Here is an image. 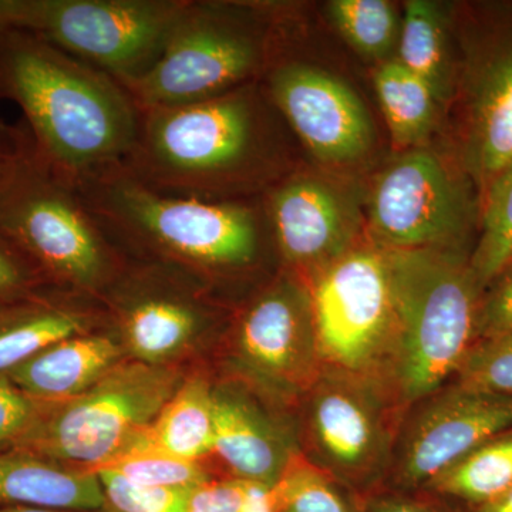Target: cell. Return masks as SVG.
Returning <instances> with one entry per match:
<instances>
[{"instance_id":"1","label":"cell","mask_w":512,"mask_h":512,"mask_svg":"<svg viewBox=\"0 0 512 512\" xmlns=\"http://www.w3.org/2000/svg\"><path fill=\"white\" fill-rule=\"evenodd\" d=\"M0 101L22 110L40 156L73 184L121 163L140 124L119 80L23 30L0 28Z\"/></svg>"},{"instance_id":"2","label":"cell","mask_w":512,"mask_h":512,"mask_svg":"<svg viewBox=\"0 0 512 512\" xmlns=\"http://www.w3.org/2000/svg\"><path fill=\"white\" fill-rule=\"evenodd\" d=\"M254 83L198 103L140 110L136 140L121 165L151 190L237 202L271 171L264 99Z\"/></svg>"},{"instance_id":"3","label":"cell","mask_w":512,"mask_h":512,"mask_svg":"<svg viewBox=\"0 0 512 512\" xmlns=\"http://www.w3.org/2000/svg\"><path fill=\"white\" fill-rule=\"evenodd\" d=\"M111 244L204 276L244 272L261 254L262 220L245 201L175 197L111 165L74 184Z\"/></svg>"},{"instance_id":"4","label":"cell","mask_w":512,"mask_h":512,"mask_svg":"<svg viewBox=\"0 0 512 512\" xmlns=\"http://www.w3.org/2000/svg\"><path fill=\"white\" fill-rule=\"evenodd\" d=\"M384 256L394 309L387 375L404 404L423 402L476 343L483 289L463 251L384 249Z\"/></svg>"},{"instance_id":"5","label":"cell","mask_w":512,"mask_h":512,"mask_svg":"<svg viewBox=\"0 0 512 512\" xmlns=\"http://www.w3.org/2000/svg\"><path fill=\"white\" fill-rule=\"evenodd\" d=\"M268 63L259 10L185 0L153 66L121 83L138 110L198 103L255 82Z\"/></svg>"},{"instance_id":"6","label":"cell","mask_w":512,"mask_h":512,"mask_svg":"<svg viewBox=\"0 0 512 512\" xmlns=\"http://www.w3.org/2000/svg\"><path fill=\"white\" fill-rule=\"evenodd\" d=\"M0 229L53 284L92 295L119 274L116 247L74 184L40 156L33 138L0 191Z\"/></svg>"},{"instance_id":"7","label":"cell","mask_w":512,"mask_h":512,"mask_svg":"<svg viewBox=\"0 0 512 512\" xmlns=\"http://www.w3.org/2000/svg\"><path fill=\"white\" fill-rule=\"evenodd\" d=\"M178 382L168 367L120 362L79 396L39 403L32 427L15 448L96 470L143 436Z\"/></svg>"},{"instance_id":"8","label":"cell","mask_w":512,"mask_h":512,"mask_svg":"<svg viewBox=\"0 0 512 512\" xmlns=\"http://www.w3.org/2000/svg\"><path fill=\"white\" fill-rule=\"evenodd\" d=\"M185 0H0V28L32 33L120 83L147 72Z\"/></svg>"},{"instance_id":"9","label":"cell","mask_w":512,"mask_h":512,"mask_svg":"<svg viewBox=\"0 0 512 512\" xmlns=\"http://www.w3.org/2000/svg\"><path fill=\"white\" fill-rule=\"evenodd\" d=\"M313 318L323 365L379 377L394 336L384 251H348L313 276Z\"/></svg>"},{"instance_id":"10","label":"cell","mask_w":512,"mask_h":512,"mask_svg":"<svg viewBox=\"0 0 512 512\" xmlns=\"http://www.w3.org/2000/svg\"><path fill=\"white\" fill-rule=\"evenodd\" d=\"M473 217L463 181L421 148L380 175L370 200V225L386 249L463 251Z\"/></svg>"},{"instance_id":"11","label":"cell","mask_w":512,"mask_h":512,"mask_svg":"<svg viewBox=\"0 0 512 512\" xmlns=\"http://www.w3.org/2000/svg\"><path fill=\"white\" fill-rule=\"evenodd\" d=\"M313 450L330 476L363 480L382 466L392 419L379 377L325 367L309 390Z\"/></svg>"},{"instance_id":"12","label":"cell","mask_w":512,"mask_h":512,"mask_svg":"<svg viewBox=\"0 0 512 512\" xmlns=\"http://www.w3.org/2000/svg\"><path fill=\"white\" fill-rule=\"evenodd\" d=\"M237 348L249 375L285 397L308 393L325 365L319 352L311 292L281 276L239 319Z\"/></svg>"},{"instance_id":"13","label":"cell","mask_w":512,"mask_h":512,"mask_svg":"<svg viewBox=\"0 0 512 512\" xmlns=\"http://www.w3.org/2000/svg\"><path fill=\"white\" fill-rule=\"evenodd\" d=\"M265 92L316 158L349 163L372 147L375 133L365 104L338 77L298 60H279L266 73Z\"/></svg>"},{"instance_id":"14","label":"cell","mask_w":512,"mask_h":512,"mask_svg":"<svg viewBox=\"0 0 512 512\" xmlns=\"http://www.w3.org/2000/svg\"><path fill=\"white\" fill-rule=\"evenodd\" d=\"M404 433L396 476L404 487L434 478L512 427V397L453 386L430 396Z\"/></svg>"},{"instance_id":"15","label":"cell","mask_w":512,"mask_h":512,"mask_svg":"<svg viewBox=\"0 0 512 512\" xmlns=\"http://www.w3.org/2000/svg\"><path fill=\"white\" fill-rule=\"evenodd\" d=\"M265 215L282 258L295 268L316 272L349 251L353 218L348 205L315 178L279 181L266 192Z\"/></svg>"},{"instance_id":"16","label":"cell","mask_w":512,"mask_h":512,"mask_svg":"<svg viewBox=\"0 0 512 512\" xmlns=\"http://www.w3.org/2000/svg\"><path fill=\"white\" fill-rule=\"evenodd\" d=\"M127 279L114 298L124 345L137 362L160 366L205 328L210 308L194 289L175 284L157 269Z\"/></svg>"},{"instance_id":"17","label":"cell","mask_w":512,"mask_h":512,"mask_svg":"<svg viewBox=\"0 0 512 512\" xmlns=\"http://www.w3.org/2000/svg\"><path fill=\"white\" fill-rule=\"evenodd\" d=\"M471 74L464 156L483 197L512 165V15L478 49Z\"/></svg>"},{"instance_id":"18","label":"cell","mask_w":512,"mask_h":512,"mask_svg":"<svg viewBox=\"0 0 512 512\" xmlns=\"http://www.w3.org/2000/svg\"><path fill=\"white\" fill-rule=\"evenodd\" d=\"M214 451L234 478L272 488L298 454L288 433L245 394L212 392Z\"/></svg>"},{"instance_id":"19","label":"cell","mask_w":512,"mask_h":512,"mask_svg":"<svg viewBox=\"0 0 512 512\" xmlns=\"http://www.w3.org/2000/svg\"><path fill=\"white\" fill-rule=\"evenodd\" d=\"M121 346L107 335L60 340L8 373L10 382L39 403H59L86 392L119 365Z\"/></svg>"},{"instance_id":"20","label":"cell","mask_w":512,"mask_h":512,"mask_svg":"<svg viewBox=\"0 0 512 512\" xmlns=\"http://www.w3.org/2000/svg\"><path fill=\"white\" fill-rule=\"evenodd\" d=\"M0 505L99 511L109 507L99 477L29 451H0Z\"/></svg>"},{"instance_id":"21","label":"cell","mask_w":512,"mask_h":512,"mask_svg":"<svg viewBox=\"0 0 512 512\" xmlns=\"http://www.w3.org/2000/svg\"><path fill=\"white\" fill-rule=\"evenodd\" d=\"M96 315L73 299L33 293L0 305V375L60 340L89 333Z\"/></svg>"},{"instance_id":"22","label":"cell","mask_w":512,"mask_h":512,"mask_svg":"<svg viewBox=\"0 0 512 512\" xmlns=\"http://www.w3.org/2000/svg\"><path fill=\"white\" fill-rule=\"evenodd\" d=\"M210 384L191 377L180 384L156 420L134 444L154 448L188 461H198L214 451V414Z\"/></svg>"},{"instance_id":"23","label":"cell","mask_w":512,"mask_h":512,"mask_svg":"<svg viewBox=\"0 0 512 512\" xmlns=\"http://www.w3.org/2000/svg\"><path fill=\"white\" fill-rule=\"evenodd\" d=\"M399 62L430 87L439 103L453 92L446 19L437 3L410 0L404 8Z\"/></svg>"},{"instance_id":"24","label":"cell","mask_w":512,"mask_h":512,"mask_svg":"<svg viewBox=\"0 0 512 512\" xmlns=\"http://www.w3.org/2000/svg\"><path fill=\"white\" fill-rule=\"evenodd\" d=\"M375 86L397 146H417L430 136L439 101L420 77L397 60L377 70Z\"/></svg>"},{"instance_id":"25","label":"cell","mask_w":512,"mask_h":512,"mask_svg":"<svg viewBox=\"0 0 512 512\" xmlns=\"http://www.w3.org/2000/svg\"><path fill=\"white\" fill-rule=\"evenodd\" d=\"M429 485L477 507L505 493L512 487V427L485 441Z\"/></svg>"},{"instance_id":"26","label":"cell","mask_w":512,"mask_h":512,"mask_svg":"<svg viewBox=\"0 0 512 512\" xmlns=\"http://www.w3.org/2000/svg\"><path fill=\"white\" fill-rule=\"evenodd\" d=\"M480 208V239L470 268L484 292L512 262V165L484 192Z\"/></svg>"},{"instance_id":"27","label":"cell","mask_w":512,"mask_h":512,"mask_svg":"<svg viewBox=\"0 0 512 512\" xmlns=\"http://www.w3.org/2000/svg\"><path fill=\"white\" fill-rule=\"evenodd\" d=\"M269 497L274 512H356L335 477L299 453L269 488Z\"/></svg>"},{"instance_id":"28","label":"cell","mask_w":512,"mask_h":512,"mask_svg":"<svg viewBox=\"0 0 512 512\" xmlns=\"http://www.w3.org/2000/svg\"><path fill=\"white\" fill-rule=\"evenodd\" d=\"M330 19L357 52L383 59L392 52L397 37V16L386 0H333Z\"/></svg>"},{"instance_id":"29","label":"cell","mask_w":512,"mask_h":512,"mask_svg":"<svg viewBox=\"0 0 512 512\" xmlns=\"http://www.w3.org/2000/svg\"><path fill=\"white\" fill-rule=\"evenodd\" d=\"M96 470L113 471L128 483L141 487L174 490H192L210 480L207 471L197 461L168 456L143 444H133Z\"/></svg>"},{"instance_id":"30","label":"cell","mask_w":512,"mask_h":512,"mask_svg":"<svg viewBox=\"0 0 512 512\" xmlns=\"http://www.w3.org/2000/svg\"><path fill=\"white\" fill-rule=\"evenodd\" d=\"M454 377L458 386L512 397V333L477 340Z\"/></svg>"},{"instance_id":"31","label":"cell","mask_w":512,"mask_h":512,"mask_svg":"<svg viewBox=\"0 0 512 512\" xmlns=\"http://www.w3.org/2000/svg\"><path fill=\"white\" fill-rule=\"evenodd\" d=\"M107 501L119 512H187L190 490L141 487L128 483L119 474L96 470Z\"/></svg>"},{"instance_id":"32","label":"cell","mask_w":512,"mask_h":512,"mask_svg":"<svg viewBox=\"0 0 512 512\" xmlns=\"http://www.w3.org/2000/svg\"><path fill=\"white\" fill-rule=\"evenodd\" d=\"M45 279L28 254L0 229V305L28 298Z\"/></svg>"},{"instance_id":"33","label":"cell","mask_w":512,"mask_h":512,"mask_svg":"<svg viewBox=\"0 0 512 512\" xmlns=\"http://www.w3.org/2000/svg\"><path fill=\"white\" fill-rule=\"evenodd\" d=\"M508 333H512V262L481 295L476 342Z\"/></svg>"},{"instance_id":"34","label":"cell","mask_w":512,"mask_h":512,"mask_svg":"<svg viewBox=\"0 0 512 512\" xmlns=\"http://www.w3.org/2000/svg\"><path fill=\"white\" fill-rule=\"evenodd\" d=\"M39 413V402L0 375V451L12 450L25 437Z\"/></svg>"},{"instance_id":"35","label":"cell","mask_w":512,"mask_h":512,"mask_svg":"<svg viewBox=\"0 0 512 512\" xmlns=\"http://www.w3.org/2000/svg\"><path fill=\"white\" fill-rule=\"evenodd\" d=\"M245 481L208 480L197 485L188 493L187 512H242L245 495Z\"/></svg>"},{"instance_id":"36","label":"cell","mask_w":512,"mask_h":512,"mask_svg":"<svg viewBox=\"0 0 512 512\" xmlns=\"http://www.w3.org/2000/svg\"><path fill=\"white\" fill-rule=\"evenodd\" d=\"M30 143L32 136L25 121L22 124H9L0 117V191L18 167Z\"/></svg>"},{"instance_id":"37","label":"cell","mask_w":512,"mask_h":512,"mask_svg":"<svg viewBox=\"0 0 512 512\" xmlns=\"http://www.w3.org/2000/svg\"><path fill=\"white\" fill-rule=\"evenodd\" d=\"M367 512H444L430 505L407 500V498H377L367 508Z\"/></svg>"},{"instance_id":"38","label":"cell","mask_w":512,"mask_h":512,"mask_svg":"<svg viewBox=\"0 0 512 512\" xmlns=\"http://www.w3.org/2000/svg\"><path fill=\"white\" fill-rule=\"evenodd\" d=\"M242 512H274L271 497H269V488L264 485L248 483Z\"/></svg>"},{"instance_id":"39","label":"cell","mask_w":512,"mask_h":512,"mask_svg":"<svg viewBox=\"0 0 512 512\" xmlns=\"http://www.w3.org/2000/svg\"><path fill=\"white\" fill-rule=\"evenodd\" d=\"M477 512H512V487L494 500L480 505Z\"/></svg>"},{"instance_id":"40","label":"cell","mask_w":512,"mask_h":512,"mask_svg":"<svg viewBox=\"0 0 512 512\" xmlns=\"http://www.w3.org/2000/svg\"><path fill=\"white\" fill-rule=\"evenodd\" d=\"M0 512H110V511H107V510L74 511V510H60V508H40V507H20V505H0Z\"/></svg>"}]
</instances>
